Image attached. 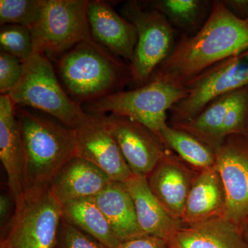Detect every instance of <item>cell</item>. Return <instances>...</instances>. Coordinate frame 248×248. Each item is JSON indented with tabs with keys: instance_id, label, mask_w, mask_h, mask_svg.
I'll return each mask as SVG.
<instances>
[{
	"instance_id": "3",
	"label": "cell",
	"mask_w": 248,
	"mask_h": 248,
	"mask_svg": "<svg viewBox=\"0 0 248 248\" xmlns=\"http://www.w3.org/2000/svg\"><path fill=\"white\" fill-rule=\"evenodd\" d=\"M16 115L24 150L25 190L49 186L63 165L76 155V130L19 106H16Z\"/></svg>"
},
{
	"instance_id": "27",
	"label": "cell",
	"mask_w": 248,
	"mask_h": 248,
	"mask_svg": "<svg viewBox=\"0 0 248 248\" xmlns=\"http://www.w3.org/2000/svg\"><path fill=\"white\" fill-rule=\"evenodd\" d=\"M24 73V62L5 52H0V93L9 94L19 84Z\"/></svg>"
},
{
	"instance_id": "26",
	"label": "cell",
	"mask_w": 248,
	"mask_h": 248,
	"mask_svg": "<svg viewBox=\"0 0 248 248\" xmlns=\"http://www.w3.org/2000/svg\"><path fill=\"white\" fill-rule=\"evenodd\" d=\"M1 51L25 62L34 54L33 42L29 28L5 24L0 29Z\"/></svg>"
},
{
	"instance_id": "29",
	"label": "cell",
	"mask_w": 248,
	"mask_h": 248,
	"mask_svg": "<svg viewBox=\"0 0 248 248\" xmlns=\"http://www.w3.org/2000/svg\"><path fill=\"white\" fill-rule=\"evenodd\" d=\"M116 248H170L166 240L151 236L143 235L139 237L122 241Z\"/></svg>"
},
{
	"instance_id": "15",
	"label": "cell",
	"mask_w": 248,
	"mask_h": 248,
	"mask_svg": "<svg viewBox=\"0 0 248 248\" xmlns=\"http://www.w3.org/2000/svg\"><path fill=\"white\" fill-rule=\"evenodd\" d=\"M87 17L91 35L98 44L129 64L133 61L138 32L133 24L101 0L89 1Z\"/></svg>"
},
{
	"instance_id": "10",
	"label": "cell",
	"mask_w": 248,
	"mask_h": 248,
	"mask_svg": "<svg viewBox=\"0 0 248 248\" xmlns=\"http://www.w3.org/2000/svg\"><path fill=\"white\" fill-rule=\"evenodd\" d=\"M170 125L215 150L231 135L248 137V86L215 98L191 120Z\"/></svg>"
},
{
	"instance_id": "8",
	"label": "cell",
	"mask_w": 248,
	"mask_h": 248,
	"mask_svg": "<svg viewBox=\"0 0 248 248\" xmlns=\"http://www.w3.org/2000/svg\"><path fill=\"white\" fill-rule=\"evenodd\" d=\"M122 16L133 24L138 43L130 63L133 81L143 86L172 51L174 29L166 17L138 1H128L122 8Z\"/></svg>"
},
{
	"instance_id": "25",
	"label": "cell",
	"mask_w": 248,
	"mask_h": 248,
	"mask_svg": "<svg viewBox=\"0 0 248 248\" xmlns=\"http://www.w3.org/2000/svg\"><path fill=\"white\" fill-rule=\"evenodd\" d=\"M42 0H1L0 24L31 28L40 17Z\"/></svg>"
},
{
	"instance_id": "12",
	"label": "cell",
	"mask_w": 248,
	"mask_h": 248,
	"mask_svg": "<svg viewBox=\"0 0 248 248\" xmlns=\"http://www.w3.org/2000/svg\"><path fill=\"white\" fill-rule=\"evenodd\" d=\"M101 116L133 174L148 177L167 150L161 138L125 116L114 113Z\"/></svg>"
},
{
	"instance_id": "19",
	"label": "cell",
	"mask_w": 248,
	"mask_h": 248,
	"mask_svg": "<svg viewBox=\"0 0 248 248\" xmlns=\"http://www.w3.org/2000/svg\"><path fill=\"white\" fill-rule=\"evenodd\" d=\"M169 244L177 248H248L239 225L221 215L184 223Z\"/></svg>"
},
{
	"instance_id": "20",
	"label": "cell",
	"mask_w": 248,
	"mask_h": 248,
	"mask_svg": "<svg viewBox=\"0 0 248 248\" xmlns=\"http://www.w3.org/2000/svg\"><path fill=\"white\" fill-rule=\"evenodd\" d=\"M226 193L216 166L197 171L186 202L183 221L192 224L223 215Z\"/></svg>"
},
{
	"instance_id": "23",
	"label": "cell",
	"mask_w": 248,
	"mask_h": 248,
	"mask_svg": "<svg viewBox=\"0 0 248 248\" xmlns=\"http://www.w3.org/2000/svg\"><path fill=\"white\" fill-rule=\"evenodd\" d=\"M149 9L164 15L174 30L182 35L198 32L211 12L213 1L210 0H153L143 3Z\"/></svg>"
},
{
	"instance_id": "33",
	"label": "cell",
	"mask_w": 248,
	"mask_h": 248,
	"mask_svg": "<svg viewBox=\"0 0 248 248\" xmlns=\"http://www.w3.org/2000/svg\"><path fill=\"white\" fill-rule=\"evenodd\" d=\"M170 248H174V247H170Z\"/></svg>"
},
{
	"instance_id": "14",
	"label": "cell",
	"mask_w": 248,
	"mask_h": 248,
	"mask_svg": "<svg viewBox=\"0 0 248 248\" xmlns=\"http://www.w3.org/2000/svg\"><path fill=\"white\" fill-rule=\"evenodd\" d=\"M197 172L189 169L167 148L162 159L147 177L153 195L174 219L183 221L186 202Z\"/></svg>"
},
{
	"instance_id": "7",
	"label": "cell",
	"mask_w": 248,
	"mask_h": 248,
	"mask_svg": "<svg viewBox=\"0 0 248 248\" xmlns=\"http://www.w3.org/2000/svg\"><path fill=\"white\" fill-rule=\"evenodd\" d=\"M87 0H42L38 20L30 29L34 53L51 60L92 37Z\"/></svg>"
},
{
	"instance_id": "21",
	"label": "cell",
	"mask_w": 248,
	"mask_h": 248,
	"mask_svg": "<svg viewBox=\"0 0 248 248\" xmlns=\"http://www.w3.org/2000/svg\"><path fill=\"white\" fill-rule=\"evenodd\" d=\"M93 197L121 242L146 235L139 225L133 199L124 183L112 181Z\"/></svg>"
},
{
	"instance_id": "13",
	"label": "cell",
	"mask_w": 248,
	"mask_h": 248,
	"mask_svg": "<svg viewBox=\"0 0 248 248\" xmlns=\"http://www.w3.org/2000/svg\"><path fill=\"white\" fill-rule=\"evenodd\" d=\"M76 131V156L87 160L113 182H126L133 175L102 116L87 113Z\"/></svg>"
},
{
	"instance_id": "17",
	"label": "cell",
	"mask_w": 248,
	"mask_h": 248,
	"mask_svg": "<svg viewBox=\"0 0 248 248\" xmlns=\"http://www.w3.org/2000/svg\"><path fill=\"white\" fill-rule=\"evenodd\" d=\"M112 182L99 168L74 156L63 165L49 187L62 205L79 199L97 195Z\"/></svg>"
},
{
	"instance_id": "4",
	"label": "cell",
	"mask_w": 248,
	"mask_h": 248,
	"mask_svg": "<svg viewBox=\"0 0 248 248\" xmlns=\"http://www.w3.org/2000/svg\"><path fill=\"white\" fill-rule=\"evenodd\" d=\"M14 204L0 248H55L63 209L49 186L26 189Z\"/></svg>"
},
{
	"instance_id": "1",
	"label": "cell",
	"mask_w": 248,
	"mask_h": 248,
	"mask_svg": "<svg viewBox=\"0 0 248 248\" xmlns=\"http://www.w3.org/2000/svg\"><path fill=\"white\" fill-rule=\"evenodd\" d=\"M248 49V23L236 17L223 0H214L198 32L182 35L150 79L186 85L210 67Z\"/></svg>"
},
{
	"instance_id": "5",
	"label": "cell",
	"mask_w": 248,
	"mask_h": 248,
	"mask_svg": "<svg viewBox=\"0 0 248 248\" xmlns=\"http://www.w3.org/2000/svg\"><path fill=\"white\" fill-rule=\"evenodd\" d=\"M8 95L16 106L42 111L68 128L76 129L87 115L65 91L51 62L42 54L34 53L24 62L22 79Z\"/></svg>"
},
{
	"instance_id": "30",
	"label": "cell",
	"mask_w": 248,
	"mask_h": 248,
	"mask_svg": "<svg viewBox=\"0 0 248 248\" xmlns=\"http://www.w3.org/2000/svg\"><path fill=\"white\" fill-rule=\"evenodd\" d=\"M228 9L242 20L248 17V0H223Z\"/></svg>"
},
{
	"instance_id": "18",
	"label": "cell",
	"mask_w": 248,
	"mask_h": 248,
	"mask_svg": "<svg viewBox=\"0 0 248 248\" xmlns=\"http://www.w3.org/2000/svg\"><path fill=\"white\" fill-rule=\"evenodd\" d=\"M124 184L133 199L139 225L144 234L169 243L184 222L174 219L167 213L152 192L147 177L133 174Z\"/></svg>"
},
{
	"instance_id": "6",
	"label": "cell",
	"mask_w": 248,
	"mask_h": 248,
	"mask_svg": "<svg viewBox=\"0 0 248 248\" xmlns=\"http://www.w3.org/2000/svg\"><path fill=\"white\" fill-rule=\"evenodd\" d=\"M188 94L186 86L150 79L138 89L120 91L89 104V113L117 114L133 119L159 137L167 124L168 113Z\"/></svg>"
},
{
	"instance_id": "2",
	"label": "cell",
	"mask_w": 248,
	"mask_h": 248,
	"mask_svg": "<svg viewBox=\"0 0 248 248\" xmlns=\"http://www.w3.org/2000/svg\"><path fill=\"white\" fill-rule=\"evenodd\" d=\"M61 83L73 100L91 104L124 91L133 81L130 64L98 44L93 37L70 49L58 60Z\"/></svg>"
},
{
	"instance_id": "28",
	"label": "cell",
	"mask_w": 248,
	"mask_h": 248,
	"mask_svg": "<svg viewBox=\"0 0 248 248\" xmlns=\"http://www.w3.org/2000/svg\"><path fill=\"white\" fill-rule=\"evenodd\" d=\"M55 248H107L63 218Z\"/></svg>"
},
{
	"instance_id": "9",
	"label": "cell",
	"mask_w": 248,
	"mask_h": 248,
	"mask_svg": "<svg viewBox=\"0 0 248 248\" xmlns=\"http://www.w3.org/2000/svg\"><path fill=\"white\" fill-rule=\"evenodd\" d=\"M248 86V49L226 59L191 80L188 94L170 110L171 124L191 120L215 98Z\"/></svg>"
},
{
	"instance_id": "11",
	"label": "cell",
	"mask_w": 248,
	"mask_h": 248,
	"mask_svg": "<svg viewBox=\"0 0 248 248\" xmlns=\"http://www.w3.org/2000/svg\"><path fill=\"white\" fill-rule=\"evenodd\" d=\"M226 205L222 216L239 225L248 217V138L231 135L215 150Z\"/></svg>"
},
{
	"instance_id": "24",
	"label": "cell",
	"mask_w": 248,
	"mask_h": 248,
	"mask_svg": "<svg viewBox=\"0 0 248 248\" xmlns=\"http://www.w3.org/2000/svg\"><path fill=\"white\" fill-rule=\"evenodd\" d=\"M159 138L166 148L197 171L210 169L216 164L215 150L186 130L167 124L161 129Z\"/></svg>"
},
{
	"instance_id": "31",
	"label": "cell",
	"mask_w": 248,
	"mask_h": 248,
	"mask_svg": "<svg viewBox=\"0 0 248 248\" xmlns=\"http://www.w3.org/2000/svg\"><path fill=\"white\" fill-rule=\"evenodd\" d=\"M11 197H8L6 195H1L0 197V218H1V224L6 221V217L9 216L11 209V202L10 201Z\"/></svg>"
},
{
	"instance_id": "32",
	"label": "cell",
	"mask_w": 248,
	"mask_h": 248,
	"mask_svg": "<svg viewBox=\"0 0 248 248\" xmlns=\"http://www.w3.org/2000/svg\"><path fill=\"white\" fill-rule=\"evenodd\" d=\"M246 21L248 23V17L247 18V19H246Z\"/></svg>"
},
{
	"instance_id": "16",
	"label": "cell",
	"mask_w": 248,
	"mask_h": 248,
	"mask_svg": "<svg viewBox=\"0 0 248 248\" xmlns=\"http://www.w3.org/2000/svg\"><path fill=\"white\" fill-rule=\"evenodd\" d=\"M0 159L15 203L25 190L24 150L16 115V104L8 94L0 97Z\"/></svg>"
},
{
	"instance_id": "22",
	"label": "cell",
	"mask_w": 248,
	"mask_h": 248,
	"mask_svg": "<svg viewBox=\"0 0 248 248\" xmlns=\"http://www.w3.org/2000/svg\"><path fill=\"white\" fill-rule=\"evenodd\" d=\"M62 209L66 221L92 236L104 247L116 248L120 244L94 197L72 201L63 204Z\"/></svg>"
}]
</instances>
